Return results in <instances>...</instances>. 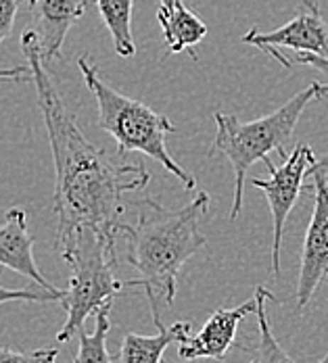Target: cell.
<instances>
[{"instance_id":"cell-3","label":"cell","mask_w":328,"mask_h":363,"mask_svg":"<svg viewBox=\"0 0 328 363\" xmlns=\"http://www.w3.org/2000/svg\"><path fill=\"white\" fill-rule=\"evenodd\" d=\"M328 96V86L314 82L307 88H303L299 94H295L291 101H287L280 109L274 113L259 117L256 121L243 123L234 115L216 113V138L209 148L212 155H224L232 169H234V201L230 209V219L239 218L243 209V190H245V178L247 169L257 163L270 159V152H278L280 157L287 155V143L293 138V132L312 103L322 101Z\"/></svg>"},{"instance_id":"cell-20","label":"cell","mask_w":328,"mask_h":363,"mask_svg":"<svg viewBox=\"0 0 328 363\" xmlns=\"http://www.w3.org/2000/svg\"><path fill=\"white\" fill-rule=\"evenodd\" d=\"M287 61L291 67L295 63H301V65H310V67L328 75V57L312 55V52H295V55H287Z\"/></svg>"},{"instance_id":"cell-16","label":"cell","mask_w":328,"mask_h":363,"mask_svg":"<svg viewBox=\"0 0 328 363\" xmlns=\"http://www.w3.org/2000/svg\"><path fill=\"white\" fill-rule=\"evenodd\" d=\"M109 313L111 307H105L94 315L97 326L90 334L84 328L77 332V353L73 363H113L107 351V336L111 330Z\"/></svg>"},{"instance_id":"cell-5","label":"cell","mask_w":328,"mask_h":363,"mask_svg":"<svg viewBox=\"0 0 328 363\" xmlns=\"http://www.w3.org/2000/svg\"><path fill=\"white\" fill-rule=\"evenodd\" d=\"M72 269L70 289L61 305L67 311V320L57 332L59 342H67L84 328L90 315L111 307L115 294L126 289L115 278V242L94 230H77L70 238L55 245Z\"/></svg>"},{"instance_id":"cell-11","label":"cell","mask_w":328,"mask_h":363,"mask_svg":"<svg viewBox=\"0 0 328 363\" xmlns=\"http://www.w3.org/2000/svg\"><path fill=\"white\" fill-rule=\"evenodd\" d=\"M34 236L28 228V213L23 209L6 211L4 221L0 223V265L9 267L11 272L34 280L40 289L46 291H61L50 284L44 274L38 269L34 259Z\"/></svg>"},{"instance_id":"cell-15","label":"cell","mask_w":328,"mask_h":363,"mask_svg":"<svg viewBox=\"0 0 328 363\" xmlns=\"http://www.w3.org/2000/svg\"><path fill=\"white\" fill-rule=\"evenodd\" d=\"M257 298V328H259V342H257V357L251 363H295L289 357V353L278 345V340L274 338L272 330H270V322H268V303L274 301V294L257 286L256 289Z\"/></svg>"},{"instance_id":"cell-22","label":"cell","mask_w":328,"mask_h":363,"mask_svg":"<svg viewBox=\"0 0 328 363\" xmlns=\"http://www.w3.org/2000/svg\"><path fill=\"white\" fill-rule=\"evenodd\" d=\"M314 169H324V172H327V169H328V155L316 157V163H314L312 172H314ZM312 172H310V174H312Z\"/></svg>"},{"instance_id":"cell-6","label":"cell","mask_w":328,"mask_h":363,"mask_svg":"<svg viewBox=\"0 0 328 363\" xmlns=\"http://www.w3.org/2000/svg\"><path fill=\"white\" fill-rule=\"evenodd\" d=\"M316 157L318 155L312 150L310 145H297L280 167H276L270 159L263 161L272 174L268 180H259V178L251 180V184L263 192V196L270 203L272 230H274V240H272V276L274 278H278L280 274V247H283L285 223L291 216L301 190H307V186H303V178L310 176L316 163Z\"/></svg>"},{"instance_id":"cell-10","label":"cell","mask_w":328,"mask_h":363,"mask_svg":"<svg viewBox=\"0 0 328 363\" xmlns=\"http://www.w3.org/2000/svg\"><path fill=\"white\" fill-rule=\"evenodd\" d=\"M28 6L36 26L42 59L53 63L61 57L65 38L84 15L88 0H28Z\"/></svg>"},{"instance_id":"cell-24","label":"cell","mask_w":328,"mask_h":363,"mask_svg":"<svg viewBox=\"0 0 328 363\" xmlns=\"http://www.w3.org/2000/svg\"><path fill=\"white\" fill-rule=\"evenodd\" d=\"M318 363H328V355H327V357H322V359H320Z\"/></svg>"},{"instance_id":"cell-8","label":"cell","mask_w":328,"mask_h":363,"mask_svg":"<svg viewBox=\"0 0 328 363\" xmlns=\"http://www.w3.org/2000/svg\"><path fill=\"white\" fill-rule=\"evenodd\" d=\"M243 42L266 52L276 46H285L291 48L293 52H312L328 57V26L316 0H301L299 13L287 26L266 34L259 30H251L243 36Z\"/></svg>"},{"instance_id":"cell-21","label":"cell","mask_w":328,"mask_h":363,"mask_svg":"<svg viewBox=\"0 0 328 363\" xmlns=\"http://www.w3.org/2000/svg\"><path fill=\"white\" fill-rule=\"evenodd\" d=\"M32 69L28 67H11V69H0V84L2 82H30Z\"/></svg>"},{"instance_id":"cell-9","label":"cell","mask_w":328,"mask_h":363,"mask_svg":"<svg viewBox=\"0 0 328 363\" xmlns=\"http://www.w3.org/2000/svg\"><path fill=\"white\" fill-rule=\"evenodd\" d=\"M257 311V298L234 307V309H218L201 328L197 336H188L180 342L178 357L184 362L195 359H218L222 362L230 347L236 345V328L239 324Z\"/></svg>"},{"instance_id":"cell-17","label":"cell","mask_w":328,"mask_h":363,"mask_svg":"<svg viewBox=\"0 0 328 363\" xmlns=\"http://www.w3.org/2000/svg\"><path fill=\"white\" fill-rule=\"evenodd\" d=\"M67 291H30V289H4L0 286V305L2 303H17V301H26V303H61L65 298Z\"/></svg>"},{"instance_id":"cell-13","label":"cell","mask_w":328,"mask_h":363,"mask_svg":"<svg viewBox=\"0 0 328 363\" xmlns=\"http://www.w3.org/2000/svg\"><path fill=\"white\" fill-rule=\"evenodd\" d=\"M190 336V322H178L172 328L157 326L155 336L143 334H126L119 349V362L121 363H161L165 349L172 342H182Z\"/></svg>"},{"instance_id":"cell-19","label":"cell","mask_w":328,"mask_h":363,"mask_svg":"<svg viewBox=\"0 0 328 363\" xmlns=\"http://www.w3.org/2000/svg\"><path fill=\"white\" fill-rule=\"evenodd\" d=\"M21 2L23 0H0V42L11 36Z\"/></svg>"},{"instance_id":"cell-18","label":"cell","mask_w":328,"mask_h":363,"mask_svg":"<svg viewBox=\"0 0 328 363\" xmlns=\"http://www.w3.org/2000/svg\"><path fill=\"white\" fill-rule=\"evenodd\" d=\"M0 363H59V349L15 351L11 347H0Z\"/></svg>"},{"instance_id":"cell-4","label":"cell","mask_w":328,"mask_h":363,"mask_svg":"<svg viewBox=\"0 0 328 363\" xmlns=\"http://www.w3.org/2000/svg\"><path fill=\"white\" fill-rule=\"evenodd\" d=\"M77 67L99 105V128L117 143V155L124 157L126 152H143L176 176L186 190H195V176L172 159L165 146L168 134H174L176 125L145 103L113 90L101 79L97 65L88 59V55L77 59Z\"/></svg>"},{"instance_id":"cell-7","label":"cell","mask_w":328,"mask_h":363,"mask_svg":"<svg viewBox=\"0 0 328 363\" xmlns=\"http://www.w3.org/2000/svg\"><path fill=\"white\" fill-rule=\"evenodd\" d=\"M314 182L307 190L314 192V213L303 240L301 267L297 280V307H307L320 282L328 276V180L324 169L312 172Z\"/></svg>"},{"instance_id":"cell-12","label":"cell","mask_w":328,"mask_h":363,"mask_svg":"<svg viewBox=\"0 0 328 363\" xmlns=\"http://www.w3.org/2000/svg\"><path fill=\"white\" fill-rule=\"evenodd\" d=\"M157 21L163 32V42L170 52H182L188 50L190 57L197 61V50L195 46L207 36V26L203 19H199L182 0L170 9V11H157Z\"/></svg>"},{"instance_id":"cell-14","label":"cell","mask_w":328,"mask_h":363,"mask_svg":"<svg viewBox=\"0 0 328 363\" xmlns=\"http://www.w3.org/2000/svg\"><path fill=\"white\" fill-rule=\"evenodd\" d=\"M97 9L109 30L115 52L124 59L136 55L132 36V9L134 0H97Z\"/></svg>"},{"instance_id":"cell-23","label":"cell","mask_w":328,"mask_h":363,"mask_svg":"<svg viewBox=\"0 0 328 363\" xmlns=\"http://www.w3.org/2000/svg\"><path fill=\"white\" fill-rule=\"evenodd\" d=\"M178 2H180V0H159V9H161V11H170V9H174Z\"/></svg>"},{"instance_id":"cell-2","label":"cell","mask_w":328,"mask_h":363,"mask_svg":"<svg viewBox=\"0 0 328 363\" xmlns=\"http://www.w3.org/2000/svg\"><path fill=\"white\" fill-rule=\"evenodd\" d=\"M134 205L138 207L136 223H124L121 236L128 242L126 261L138 272V278L124 284L145 291L153 322L159 326V301L174 305L182 265L207 242L199 223L209 211V194L199 192L180 209H165L148 196Z\"/></svg>"},{"instance_id":"cell-1","label":"cell","mask_w":328,"mask_h":363,"mask_svg":"<svg viewBox=\"0 0 328 363\" xmlns=\"http://www.w3.org/2000/svg\"><path fill=\"white\" fill-rule=\"evenodd\" d=\"M21 50L32 69L38 107L53 150L57 242L84 228L117 242L126 211L124 199L128 192L145 190L151 176L143 163L113 159L84 136L42 59L36 30L21 34Z\"/></svg>"}]
</instances>
